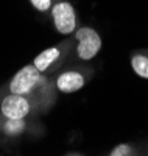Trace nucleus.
I'll use <instances>...</instances> for the list:
<instances>
[{
  "mask_svg": "<svg viewBox=\"0 0 148 156\" xmlns=\"http://www.w3.org/2000/svg\"><path fill=\"white\" fill-rule=\"evenodd\" d=\"M44 76L45 73L39 72L33 64H26L22 69H19L8 81V92L28 97L36 89V86L42 81Z\"/></svg>",
  "mask_w": 148,
  "mask_h": 156,
  "instance_id": "1",
  "label": "nucleus"
},
{
  "mask_svg": "<svg viewBox=\"0 0 148 156\" xmlns=\"http://www.w3.org/2000/svg\"><path fill=\"white\" fill-rule=\"evenodd\" d=\"M75 39H76V58L81 61H90L93 59L101 50L103 41L97 30L90 27H79L75 30Z\"/></svg>",
  "mask_w": 148,
  "mask_h": 156,
  "instance_id": "2",
  "label": "nucleus"
},
{
  "mask_svg": "<svg viewBox=\"0 0 148 156\" xmlns=\"http://www.w3.org/2000/svg\"><path fill=\"white\" fill-rule=\"evenodd\" d=\"M72 47V41H64L58 45L48 47L45 50H42L37 56H34L33 59V66L42 73H50L53 70H56L61 64L64 62V59L67 58Z\"/></svg>",
  "mask_w": 148,
  "mask_h": 156,
  "instance_id": "3",
  "label": "nucleus"
},
{
  "mask_svg": "<svg viewBox=\"0 0 148 156\" xmlns=\"http://www.w3.org/2000/svg\"><path fill=\"white\" fill-rule=\"evenodd\" d=\"M50 14L59 34H72L78 28L76 9L67 0H56L50 9Z\"/></svg>",
  "mask_w": 148,
  "mask_h": 156,
  "instance_id": "4",
  "label": "nucleus"
},
{
  "mask_svg": "<svg viewBox=\"0 0 148 156\" xmlns=\"http://www.w3.org/2000/svg\"><path fill=\"white\" fill-rule=\"evenodd\" d=\"M33 109L30 98L25 95L8 92L0 100V115L3 119H26Z\"/></svg>",
  "mask_w": 148,
  "mask_h": 156,
  "instance_id": "5",
  "label": "nucleus"
},
{
  "mask_svg": "<svg viewBox=\"0 0 148 156\" xmlns=\"http://www.w3.org/2000/svg\"><path fill=\"white\" fill-rule=\"evenodd\" d=\"M89 80L86 70L83 69H67L58 73L55 80V87L58 92L62 94H73L78 92L79 89H83Z\"/></svg>",
  "mask_w": 148,
  "mask_h": 156,
  "instance_id": "6",
  "label": "nucleus"
},
{
  "mask_svg": "<svg viewBox=\"0 0 148 156\" xmlns=\"http://www.w3.org/2000/svg\"><path fill=\"white\" fill-rule=\"evenodd\" d=\"M131 67L137 76L148 80V51H136L131 56Z\"/></svg>",
  "mask_w": 148,
  "mask_h": 156,
  "instance_id": "7",
  "label": "nucleus"
},
{
  "mask_svg": "<svg viewBox=\"0 0 148 156\" xmlns=\"http://www.w3.org/2000/svg\"><path fill=\"white\" fill-rule=\"evenodd\" d=\"M0 129L6 136H20L26 129V119H3Z\"/></svg>",
  "mask_w": 148,
  "mask_h": 156,
  "instance_id": "8",
  "label": "nucleus"
},
{
  "mask_svg": "<svg viewBox=\"0 0 148 156\" xmlns=\"http://www.w3.org/2000/svg\"><path fill=\"white\" fill-rule=\"evenodd\" d=\"M109 156H139V153L129 144H118L111 150Z\"/></svg>",
  "mask_w": 148,
  "mask_h": 156,
  "instance_id": "9",
  "label": "nucleus"
},
{
  "mask_svg": "<svg viewBox=\"0 0 148 156\" xmlns=\"http://www.w3.org/2000/svg\"><path fill=\"white\" fill-rule=\"evenodd\" d=\"M30 3L39 12H47V11L51 9L53 3H55V0H30Z\"/></svg>",
  "mask_w": 148,
  "mask_h": 156,
  "instance_id": "10",
  "label": "nucleus"
},
{
  "mask_svg": "<svg viewBox=\"0 0 148 156\" xmlns=\"http://www.w3.org/2000/svg\"><path fill=\"white\" fill-rule=\"evenodd\" d=\"M65 156H83V154H79V153H69V154H65Z\"/></svg>",
  "mask_w": 148,
  "mask_h": 156,
  "instance_id": "11",
  "label": "nucleus"
},
{
  "mask_svg": "<svg viewBox=\"0 0 148 156\" xmlns=\"http://www.w3.org/2000/svg\"><path fill=\"white\" fill-rule=\"evenodd\" d=\"M146 153H148V150H146Z\"/></svg>",
  "mask_w": 148,
  "mask_h": 156,
  "instance_id": "12",
  "label": "nucleus"
}]
</instances>
